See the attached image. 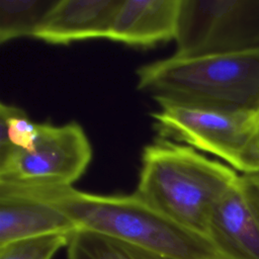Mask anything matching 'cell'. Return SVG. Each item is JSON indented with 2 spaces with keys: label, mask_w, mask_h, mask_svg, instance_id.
Segmentation results:
<instances>
[{
  "label": "cell",
  "mask_w": 259,
  "mask_h": 259,
  "mask_svg": "<svg viewBox=\"0 0 259 259\" xmlns=\"http://www.w3.org/2000/svg\"><path fill=\"white\" fill-rule=\"evenodd\" d=\"M76 230V225L56 206L0 184V246Z\"/></svg>",
  "instance_id": "cell-10"
},
{
  "label": "cell",
  "mask_w": 259,
  "mask_h": 259,
  "mask_svg": "<svg viewBox=\"0 0 259 259\" xmlns=\"http://www.w3.org/2000/svg\"><path fill=\"white\" fill-rule=\"evenodd\" d=\"M174 40L180 57L259 50V0H181Z\"/></svg>",
  "instance_id": "cell-5"
},
{
  "label": "cell",
  "mask_w": 259,
  "mask_h": 259,
  "mask_svg": "<svg viewBox=\"0 0 259 259\" xmlns=\"http://www.w3.org/2000/svg\"><path fill=\"white\" fill-rule=\"evenodd\" d=\"M66 249L67 259H174L82 229L73 232Z\"/></svg>",
  "instance_id": "cell-11"
},
{
  "label": "cell",
  "mask_w": 259,
  "mask_h": 259,
  "mask_svg": "<svg viewBox=\"0 0 259 259\" xmlns=\"http://www.w3.org/2000/svg\"><path fill=\"white\" fill-rule=\"evenodd\" d=\"M137 87L158 103L259 111V50L171 57L141 66Z\"/></svg>",
  "instance_id": "cell-3"
},
{
  "label": "cell",
  "mask_w": 259,
  "mask_h": 259,
  "mask_svg": "<svg viewBox=\"0 0 259 259\" xmlns=\"http://www.w3.org/2000/svg\"><path fill=\"white\" fill-rule=\"evenodd\" d=\"M92 159L90 142L80 124L42 122L30 151L0 160V182L31 186H72Z\"/></svg>",
  "instance_id": "cell-6"
},
{
  "label": "cell",
  "mask_w": 259,
  "mask_h": 259,
  "mask_svg": "<svg viewBox=\"0 0 259 259\" xmlns=\"http://www.w3.org/2000/svg\"><path fill=\"white\" fill-rule=\"evenodd\" d=\"M207 237L224 259H259V180L240 174L214 205Z\"/></svg>",
  "instance_id": "cell-7"
},
{
  "label": "cell",
  "mask_w": 259,
  "mask_h": 259,
  "mask_svg": "<svg viewBox=\"0 0 259 259\" xmlns=\"http://www.w3.org/2000/svg\"><path fill=\"white\" fill-rule=\"evenodd\" d=\"M258 112H259V111H258Z\"/></svg>",
  "instance_id": "cell-16"
},
{
  "label": "cell",
  "mask_w": 259,
  "mask_h": 259,
  "mask_svg": "<svg viewBox=\"0 0 259 259\" xmlns=\"http://www.w3.org/2000/svg\"><path fill=\"white\" fill-rule=\"evenodd\" d=\"M57 0H0V42L32 36Z\"/></svg>",
  "instance_id": "cell-12"
},
{
  "label": "cell",
  "mask_w": 259,
  "mask_h": 259,
  "mask_svg": "<svg viewBox=\"0 0 259 259\" xmlns=\"http://www.w3.org/2000/svg\"><path fill=\"white\" fill-rule=\"evenodd\" d=\"M41 123L32 121L20 107L0 104V160L14 152L30 151L35 146Z\"/></svg>",
  "instance_id": "cell-13"
},
{
  "label": "cell",
  "mask_w": 259,
  "mask_h": 259,
  "mask_svg": "<svg viewBox=\"0 0 259 259\" xmlns=\"http://www.w3.org/2000/svg\"><path fill=\"white\" fill-rule=\"evenodd\" d=\"M161 139L218 156L245 175L259 172V112L164 103L152 114Z\"/></svg>",
  "instance_id": "cell-4"
},
{
  "label": "cell",
  "mask_w": 259,
  "mask_h": 259,
  "mask_svg": "<svg viewBox=\"0 0 259 259\" xmlns=\"http://www.w3.org/2000/svg\"><path fill=\"white\" fill-rule=\"evenodd\" d=\"M252 175H254V176L259 180V172H258V173H256V174H252Z\"/></svg>",
  "instance_id": "cell-15"
},
{
  "label": "cell",
  "mask_w": 259,
  "mask_h": 259,
  "mask_svg": "<svg viewBox=\"0 0 259 259\" xmlns=\"http://www.w3.org/2000/svg\"><path fill=\"white\" fill-rule=\"evenodd\" d=\"M121 0H57L32 37L52 45L107 38Z\"/></svg>",
  "instance_id": "cell-8"
},
{
  "label": "cell",
  "mask_w": 259,
  "mask_h": 259,
  "mask_svg": "<svg viewBox=\"0 0 259 259\" xmlns=\"http://www.w3.org/2000/svg\"><path fill=\"white\" fill-rule=\"evenodd\" d=\"M73 233H55L0 246V259H54L67 248Z\"/></svg>",
  "instance_id": "cell-14"
},
{
  "label": "cell",
  "mask_w": 259,
  "mask_h": 259,
  "mask_svg": "<svg viewBox=\"0 0 259 259\" xmlns=\"http://www.w3.org/2000/svg\"><path fill=\"white\" fill-rule=\"evenodd\" d=\"M181 0H121L107 38L150 48L174 40Z\"/></svg>",
  "instance_id": "cell-9"
},
{
  "label": "cell",
  "mask_w": 259,
  "mask_h": 259,
  "mask_svg": "<svg viewBox=\"0 0 259 259\" xmlns=\"http://www.w3.org/2000/svg\"><path fill=\"white\" fill-rule=\"evenodd\" d=\"M141 161L134 193L180 226L207 237L211 211L239 177L236 170L165 139L146 146Z\"/></svg>",
  "instance_id": "cell-2"
},
{
  "label": "cell",
  "mask_w": 259,
  "mask_h": 259,
  "mask_svg": "<svg viewBox=\"0 0 259 259\" xmlns=\"http://www.w3.org/2000/svg\"><path fill=\"white\" fill-rule=\"evenodd\" d=\"M0 184L56 206L77 230L111 237L174 259H224L206 236L180 226L135 193L101 195L73 186Z\"/></svg>",
  "instance_id": "cell-1"
}]
</instances>
